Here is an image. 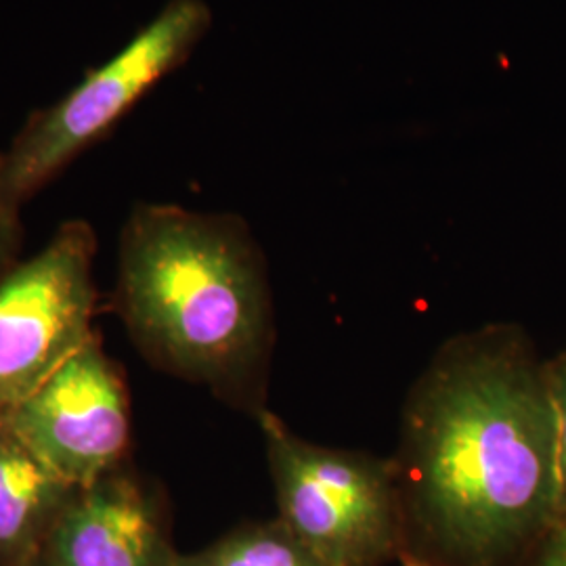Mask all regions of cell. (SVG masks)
<instances>
[{"mask_svg":"<svg viewBox=\"0 0 566 566\" xmlns=\"http://www.w3.org/2000/svg\"><path fill=\"white\" fill-rule=\"evenodd\" d=\"M21 208L23 206L9 191L4 147H0V280L23 259Z\"/></svg>","mask_w":566,"mask_h":566,"instance_id":"8fae6325","label":"cell"},{"mask_svg":"<svg viewBox=\"0 0 566 566\" xmlns=\"http://www.w3.org/2000/svg\"><path fill=\"white\" fill-rule=\"evenodd\" d=\"M546 385L556 426L558 518H563L566 516V348L552 357H546Z\"/></svg>","mask_w":566,"mask_h":566,"instance_id":"30bf717a","label":"cell"},{"mask_svg":"<svg viewBox=\"0 0 566 566\" xmlns=\"http://www.w3.org/2000/svg\"><path fill=\"white\" fill-rule=\"evenodd\" d=\"M523 566H566V516L547 528Z\"/></svg>","mask_w":566,"mask_h":566,"instance_id":"7c38bea8","label":"cell"},{"mask_svg":"<svg viewBox=\"0 0 566 566\" xmlns=\"http://www.w3.org/2000/svg\"><path fill=\"white\" fill-rule=\"evenodd\" d=\"M177 556L163 495L130 465L81 489L42 552L46 566H175Z\"/></svg>","mask_w":566,"mask_h":566,"instance_id":"52a82bcc","label":"cell"},{"mask_svg":"<svg viewBox=\"0 0 566 566\" xmlns=\"http://www.w3.org/2000/svg\"><path fill=\"white\" fill-rule=\"evenodd\" d=\"M25 566H46V563H44V560H42V556H41V558H39V560H34V563H30V565H25Z\"/></svg>","mask_w":566,"mask_h":566,"instance_id":"4fadbf2b","label":"cell"},{"mask_svg":"<svg viewBox=\"0 0 566 566\" xmlns=\"http://www.w3.org/2000/svg\"><path fill=\"white\" fill-rule=\"evenodd\" d=\"M175 566H325L280 518L248 523L210 546L177 556Z\"/></svg>","mask_w":566,"mask_h":566,"instance_id":"9c48e42d","label":"cell"},{"mask_svg":"<svg viewBox=\"0 0 566 566\" xmlns=\"http://www.w3.org/2000/svg\"><path fill=\"white\" fill-rule=\"evenodd\" d=\"M277 518L325 566L397 563L401 514L390 458L304 441L277 413L254 420Z\"/></svg>","mask_w":566,"mask_h":566,"instance_id":"277c9868","label":"cell"},{"mask_svg":"<svg viewBox=\"0 0 566 566\" xmlns=\"http://www.w3.org/2000/svg\"><path fill=\"white\" fill-rule=\"evenodd\" d=\"M78 491L0 420V566L39 560Z\"/></svg>","mask_w":566,"mask_h":566,"instance_id":"ba28073f","label":"cell"},{"mask_svg":"<svg viewBox=\"0 0 566 566\" xmlns=\"http://www.w3.org/2000/svg\"><path fill=\"white\" fill-rule=\"evenodd\" d=\"M206 0H168L109 60L57 102L34 109L4 147L7 182L23 206L105 139L128 112L193 55L212 28Z\"/></svg>","mask_w":566,"mask_h":566,"instance_id":"3957f363","label":"cell"},{"mask_svg":"<svg viewBox=\"0 0 566 566\" xmlns=\"http://www.w3.org/2000/svg\"><path fill=\"white\" fill-rule=\"evenodd\" d=\"M97 250L93 224L63 221L0 280V420L97 336Z\"/></svg>","mask_w":566,"mask_h":566,"instance_id":"5b68a950","label":"cell"},{"mask_svg":"<svg viewBox=\"0 0 566 566\" xmlns=\"http://www.w3.org/2000/svg\"><path fill=\"white\" fill-rule=\"evenodd\" d=\"M112 304L147 364L254 420L269 409L275 306L242 217L135 203L118 235Z\"/></svg>","mask_w":566,"mask_h":566,"instance_id":"7a4b0ae2","label":"cell"},{"mask_svg":"<svg viewBox=\"0 0 566 566\" xmlns=\"http://www.w3.org/2000/svg\"><path fill=\"white\" fill-rule=\"evenodd\" d=\"M390 462L399 565L523 566L558 518L546 357L523 325H481L432 355Z\"/></svg>","mask_w":566,"mask_h":566,"instance_id":"6da1fadb","label":"cell"},{"mask_svg":"<svg viewBox=\"0 0 566 566\" xmlns=\"http://www.w3.org/2000/svg\"><path fill=\"white\" fill-rule=\"evenodd\" d=\"M65 481L84 489L128 465L133 407L124 369L97 334L7 418Z\"/></svg>","mask_w":566,"mask_h":566,"instance_id":"8992f818","label":"cell"}]
</instances>
